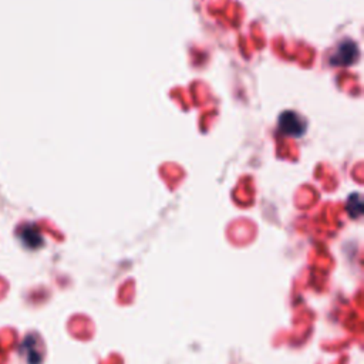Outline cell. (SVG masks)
<instances>
[{
  "mask_svg": "<svg viewBox=\"0 0 364 364\" xmlns=\"http://www.w3.org/2000/svg\"><path fill=\"white\" fill-rule=\"evenodd\" d=\"M360 57V50L355 41L353 40H343L337 44L334 51L330 55L331 65L336 67H347L354 64Z\"/></svg>",
  "mask_w": 364,
  "mask_h": 364,
  "instance_id": "6da1fadb",
  "label": "cell"
},
{
  "mask_svg": "<svg viewBox=\"0 0 364 364\" xmlns=\"http://www.w3.org/2000/svg\"><path fill=\"white\" fill-rule=\"evenodd\" d=\"M306 121L294 111H283L279 117V131L287 136H303L306 132Z\"/></svg>",
  "mask_w": 364,
  "mask_h": 364,
  "instance_id": "7a4b0ae2",
  "label": "cell"
},
{
  "mask_svg": "<svg viewBox=\"0 0 364 364\" xmlns=\"http://www.w3.org/2000/svg\"><path fill=\"white\" fill-rule=\"evenodd\" d=\"M28 233H34L36 242H33V245H31V240H33V239H30V240H27V245H28V246H31V247H37V246L41 243V236L38 235V232H37V230L28 229V230H27V232L23 235V237H24V239H28ZM30 237H33V235H30Z\"/></svg>",
  "mask_w": 364,
  "mask_h": 364,
  "instance_id": "3957f363",
  "label": "cell"
}]
</instances>
